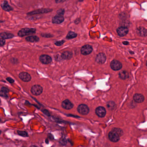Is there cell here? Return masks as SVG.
Instances as JSON below:
<instances>
[{"instance_id": "obj_36", "label": "cell", "mask_w": 147, "mask_h": 147, "mask_svg": "<svg viewBox=\"0 0 147 147\" xmlns=\"http://www.w3.org/2000/svg\"><path fill=\"white\" fill-rule=\"evenodd\" d=\"M45 143H46V144H49V139H48V138L45 139Z\"/></svg>"}, {"instance_id": "obj_33", "label": "cell", "mask_w": 147, "mask_h": 147, "mask_svg": "<svg viewBox=\"0 0 147 147\" xmlns=\"http://www.w3.org/2000/svg\"><path fill=\"white\" fill-rule=\"evenodd\" d=\"M7 80L8 81L9 83H12L14 82V81L13 79L12 78H7Z\"/></svg>"}, {"instance_id": "obj_12", "label": "cell", "mask_w": 147, "mask_h": 147, "mask_svg": "<svg viewBox=\"0 0 147 147\" xmlns=\"http://www.w3.org/2000/svg\"><path fill=\"white\" fill-rule=\"evenodd\" d=\"M61 106L66 110H70L73 107V104L69 99H66L63 101L61 103Z\"/></svg>"}, {"instance_id": "obj_13", "label": "cell", "mask_w": 147, "mask_h": 147, "mask_svg": "<svg viewBox=\"0 0 147 147\" xmlns=\"http://www.w3.org/2000/svg\"><path fill=\"white\" fill-rule=\"evenodd\" d=\"M0 6L3 10L6 12H10L13 10V8L9 5L8 1L6 0H4L2 1Z\"/></svg>"}, {"instance_id": "obj_32", "label": "cell", "mask_w": 147, "mask_h": 147, "mask_svg": "<svg viewBox=\"0 0 147 147\" xmlns=\"http://www.w3.org/2000/svg\"><path fill=\"white\" fill-rule=\"evenodd\" d=\"M81 21V19L80 18H78L77 19H76V20L74 21V23L76 24H78L80 23V22Z\"/></svg>"}, {"instance_id": "obj_35", "label": "cell", "mask_w": 147, "mask_h": 147, "mask_svg": "<svg viewBox=\"0 0 147 147\" xmlns=\"http://www.w3.org/2000/svg\"><path fill=\"white\" fill-rule=\"evenodd\" d=\"M66 0H55V2L56 3H59L63 2L65 1Z\"/></svg>"}, {"instance_id": "obj_37", "label": "cell", "mask_w": 147, "mask_h": 147, "mask_svg": "<svg viewBox=\"0 0 147 147\" xmlns=\"http://www.w3.org/2000/svg\"><path fill=\"white\" fill-rule=\"evenodd\" d=\"M123 44H125V45H128V44H129V42L127 41L123 42Z\"/></svg>"}, {"instance_id": "obj_4", "label": "cell", "mask_w": 147, "mask_h": 147, "mask_svg": "<svg viewBox=\"0 0 147 147\" xmlns=\"http://www.w3.org/2000/svg\"><path fill=\"white\" fill-rule=\"evenodd\" d=\"M43 92V88L39 85H35L31 87V92L33 95L39 96L41 95Z\"/></svg>"}, {"instance_id": "obj_21", "label": "cell", "mask_w": 147, "mask_h": 147, "mask_svg": "<svg viewBox=\"0 0 147 147\" xmlns=\"http://www.w3.org/2000/svg\"><path fill=\"white\" fill-rule=\"evenodd\" d=\"M119 76L120 78L122 80H125L129 78V73L127 71L123 70L120 71L119 74Z\"/></svg>"}, {"instance_id": "obj_20", "label": "cell", "mask_w": 147, "mask_h": 147, "mask_svg": "<svg viewBox=\"0 0 147 147\" xmlns=\"http://www.w3.org/2000/svg\"><path fill=\"white\" fill-rule=\"evenodd\" d=\"M14 37V35L8 32H2L0 34V38H3L4 39H8L12 38Z\"/></svg>"}, {"instance_id": "obj_7", "label": "cell", "mask_w": 147, "mask_h": 147, "mask_svg": "<svg viewBox=\"0 0 147 147\" xmlns=\"http://www.w3.org/2000/svg\"><path fill=\"white\" fill-rule=\"evenodd\" d=\"M120 135L112 130L108 134V138L109 139L113 142H118L120 140Z\"/></svg>"}, {"instance_id": "obj_39", "label": "cell", "mask_w": 147, "mask_h": 147, "mask_svg": "<svg viewBox=\"0 0 147 147\" xmlns=\"http://www.w3.org/2000/svg\"><path fill=\"white\" fill-rule=\"evenodd\" d=\"M84 1V0H79V1L80 2H82Z\"/></svg>"}, {"instance_id": "obj_10", "label": "cell", "mask_w": 147, "mask_h": 147, "mask_svg": "<svg viewBox=\"0 0 147 147\" xmlns=\"http://www.w3.org/2000/svg\"><path fill=\"white\" fill-rule=\"evenodd\" d=\"M95 113L98 117L100 118H104L106 114V110L104 107L99 106L96 108Z\"/></svg>"}, {"instance_id": "obj_25", "label": "cell", "mask_w": 147, "mask_h": 147, "mask_svg": "<svg viewBox=\"0 0 147 147\" xmlns=\"http://www.w3.org/2000/svg\"><path fill=\"white\" fill-rule=\"evenodd\" d=\"M112 131L117 133L118 134L120 135V136H122L123 134L122 130L120 129H119V128H114L113 129Z\"/></svg>"}, {"instance_id": "obj_16", "label": "cell", "mask_w": 147, "mask_h": 147, "mask_svg": "<svg viewBox=\"0 0 147 147\" xmlns=\"http://www.w3.org/2000/svg\"><path fill=\"white\" fill-rule=\"evenodd\" d=\"M136 32L141 37H145L147 36V30L144 27H139Z\"/></svg>"}, {"instance_id": "obj_15", "label": "cell", "mask_w": 147, "mask_h": 147, "mask_svg": "<svg viewBox=\"0 0 147 147\" xmlns=\"http://www.w3.org/2000/svg\"><path fill=\"white\" fill-rule=\"evenodd\" d=\"M129 32V29L127 27L121 26L117 29V33L120 37H123L126 35Z\"/></svg>"}, {"instance_id": "obj_30", "label": "cell", "mask_w": 147, "mask_h": 147, "mask_svg": "<svg viewBox=\"0 0 147 147\" xmlns=\"http://www.w3.org/2000/svg\"><path fill=\"white\" fill-rule=\"evenodd\" d=\"M5 44V39H4L2 38H0V45L1 46H2L4 45Z\"/></svg>"}, {"instance_id": "obj_17", "label": "cell", "mask_w": 147, "mask_h": 147, "mask_svg": "<svg viewBox=\"0 0 147 147\" xmlns=\"http://www.w3.org/2000/svg\"><path fill=\"white\" fill-rule=\"evenodd\" d=\"M133 99L137 103H142L145 100V98L142 94L136 93L133 96Z\"/></svg>"}, {"instance_id": "obj_31", "label": "cell", "mask_w": 147, "mask_h": 147, "mask_svg": "<svg viewBox=\"0 0 147 147\" xmlns=\"http://www.w3.org/2000/svg\"><path fill=\"white\" fill-rule=\"evenodd\" d=\"M48 139H50L51 140H53L55 139V138H54V135L52 134H51V133H49L48 134Z\"/></svg>"}, {"instance_id": "obj_40", "label": "cell", "mask_w": 147, "mask_h": 147, "mask_svg": "<svg viewBox=\"0 0 147 147\" xmlns=\"http://www.w3.org/2000/svg\"><path fill=\"white\" fill-rule=\"evenodd\" d=\"M146 65H147V62H146Z\"/></svg>"}, {"instance_id": "obj_34", "label": "cell", "mask_w": 147, "mask_h": 147, "mask_svg": "<svg viewBox=\"0 0 147 147\" xmlns=\"http://www.w3.org/2000/svg\"><path fill=\"white\" fill-rule=\"evenodd\" d=\"M43 113H44V114H45V115H47V116H50V113H49V111H48V110H43Z\"/></svg>"}, {"instance_id": "obj_9", "label": "cell", "mask_w": 147, "mask_h": 147, "mask_svg": "<svg viewBox=\"0 0 147 147\" xmlns=\"http://www.w3.org/2000/svg\"><path fill=\"white\" fill-rule=\"evenodd\" d=\"M40 61L43 64H50L52 61V58L50 56L47 55H42L39 57Z\"/></svg>"}, {"instance_id": "obj_38", "label": "cell", "mask_w": 147, "mask_h": 147, "mask_svg": "<svg viewBox=\"0 0 147 147\" xmlns=\"http://www.w3.org/2000/svg\"><path fill=\"white\" fill-rule=\"evenodd\" d=\"M38 147L37 146H36V145H31L30 147Z\"/></svg>"}, {"instance_id": "obj_18", "label": "cell", "mask_w": 147, "mask_h": 147, "mask_svg": "<svg viewBox=\"0 0 147 147\" xmlns=\"http://www.w3.org/2000/svg\"><path fill=\"white\" fill-rule=\"evenodd\" d=\"M61 57L63 59L69 60L72 58V53L70 51L64 52L61 54Z\"/></svg>"}, {"instance_id": "obj_5", "label": "cell", "mask_w": 147, "mask_h": 147, "mask_svg": "<svg viewBox=\"0 0 147 147\" xmlns=\"http://www.w3.org/2000/svg\"><path fill=\"white\" fill-rule=\"evenodd\" d=\"M93 51L92 47L90 45H85L83 46L81 49V53L83 55H88L90 54Z\"/></svg>"}, {"instance_id": "obj_26", "label": "cell", "mask_w": 147, "mask_h": 147, "mask_svg": "<svg viewBox=\"0 0 147 147\" xmlns=\"http://www.w3.org/2000/svg\"><path fill=\"white\" fill-rule=\"evenodd\" d=\"M65 13V10L64 9H60L59 10H58L57 12V14L61 16H63Z\"/></svg>"}, {"instance_id": "obj_3", "label": "cell", "mask_w": 147, "mask_h": 147, "mask_svg": "<svg viewBox=\"0 0 147 147\" xmlns=\"http://www.w3.org/2000/svg\"><path fill=\"white\" fill-rule=\"evenodd\" d=\"M77 111L82 115H87L89 112V108L86 105L80 104L78 107Z\"/></svg>"}, {"instance_id": "obj_28", "label": "cell", "mask_w": 147, "mask_h": 147, "mask_svg": "<svg viewBox=\"0 0 147 147\" xmlns=\"http://www.w3.org/2000/svg\"><path fill=\"white\" fill-rule=\"evenodd\" d=\"M107 106L108 108H109L112 109V108H114V106H115L114 103L113 102H110L108 103Z\"/></svg>"}, {"instance_id": "obj_22", "label": "cell", "mask_w": 147, "mask_h": 147, "mask_svg": "<svg viewBox=\"0 0 147 147\" xmlns=\"http://www.w3.org/2000/svg\"><path fill=\"white\" fill-rule=\"evenodd\" d=\"M77 36V34L73 32L70 31L67 34L66 36V38L68 40L76 38Z\"/></svg>"}, {"instance_id": "obj_27", "label": "cell", "mask_w": 147, "mask_h": 147, "mask_svg": "<svg viewBox=\"0 0 147 147\" xmlns=\"http://www.w3.org/2000/svg\"><path fill=\"white\" fill-rule=\"evenodd\" d=\"M64 42H65V41H64V40L57 41L55 42V44L56 46H60L62 45L63 44H64Z\"/></svg>"}, {"instance_id": "obj_1", "label": "cell", "mask_w": 147, "mask_h": 147, "mask_svg": "<svg viewBox=\"0 0 147 147\" xmlns=\"http://www.w3.org/2000/svg\"><path fill=\"white\" fill-rule=\"evenodd\" d=\"M36 30L35 28H25L20 30L18 32V35L20 37H23L25 36L35 34Z\"/></svg>"}, {"instance_id": "obj_24", "label": "cell", "mask_w": 147, "mask_h": 147, "mask_svg": "<svg viewBox=\"0 0 147 147\" xmlns=\"http://www.w3.org/2000/svg\"><path fill=\"white\" fill-rule=\"evenodd\" d=\"M17 132L18 135H20V136H21L23 137H27L29 136V135H28L27 132H26V131H25L18 130Z\"/></svg>"}, {"instance_id": "obj_19", "label": "cell", "mask_w": 147, "mask_h": 147, "mask_svg": "<svg viewBox=\"0 0 147 147\" xmlns=\"http://www.w3.org/2000/svg\"><path fill=\"white\" fill-rule=\"evenodd\" d=\"M25 40L28 42L34 43V42H37L39 41V38L38 37L35 36V35H32L28 36L25 38Z\"/></svg>"}, {"instance_id": "obj_11", "label": "cell", "mask_w": 147, "mask_h": 147, "mask_svg": "<svg viewBox=\"0 0 147 147\" xmlns=\"http://www.w3.org/2000/svg\"><path fill=\"white\" fill-rule=\"evenodd\" d=\"M64 21V18L63 16L57 15L53 16L52 19V22L53 24H60L63 22Z\"/></svg>"}, {"instance_id": "obj_8", "label": "cell", "mask_w": 147, "mask_h": 147, "mask_svg": "<svg viewBox=\"0 0 147 147\" xmlns=\"http://www.w3.org/2000/svg\"><path fill=\"white\" fill-rule=\"evenodd\" d=\"M19 77L20 78L25 82H27L31 81L32 77L29 74L26 72H22L19 74Z\"/></svg>"}, {"instance_id": "obj_6", "label": "cell", "mask_w": 147, "mask_h": 147, "mask_svg": "<svg viewBox=\"0 0 147 147\" xmlns=\"http://www.w3.org/2000/svg\"><path fill=\"white\" fill-rule=\"evenodd\" d=\"M110 67L113 70L118 71L122 69V65L119 61L113 60L110 63Z\"/></svg>"}, {"instance_id": "obj_14", "label": "cell", "mask_w": 147, "mask_h": 147, "mask_svg": "<svg viewBox=\"0 0 147 147\" xmlns=\"http://www.w3.org/2000/svg\"><path fill=\"white\" fill-rule=\"evenodd\" d=\"M106 60V57L104 53H100L97 54L95 59V61L98 64H104Z\"/></svg>"}, {"instance_id": "obj_29", "label": "cell", "mask_w": 147, "mask_h": 147, "mask_svg": "<svg viewBox=\"0 0 147 147\" xmlns=\"http://www.w3.org/2000/svg\"><path fill=\"white\" fill-rule=\"evenodd\" d=\"M41 36L44 37H47V38H50L51 37H53L52 34H47V33H42L41 34Z\"/></svg>"}, {"instance_id": "obj_2", "label": "cell", "mask_w": 147, "mask_h": 147, "mask_svg": "<svg viewBox=\"0 0 147 147\" xmlns=\"http://www.w3.org/2000/svg\"><path fill=\"white\" fill-rule=\"evenodd\" d=\"M53 11V9L50 8H42L37 10H34L32 11L27 13L28 16H33V15H37L39 14H44L47 13L49 12H51Z\"/></svg>"}, {"instance_id": "obj_23", "label": "cell", "mask_w": 147, "mask_h": 147, "mask_svg": "<svg viewBox=\"0 0 147 147\" xmlns=\"http://www.w3.org/2000/svg\"><path fill=\"white\" fill-rule=\"evenodd\" d=\"M8 90L7 88L2 87L0 90V95L4 97L8 96Z\"/></svg>"}]
</instances>
